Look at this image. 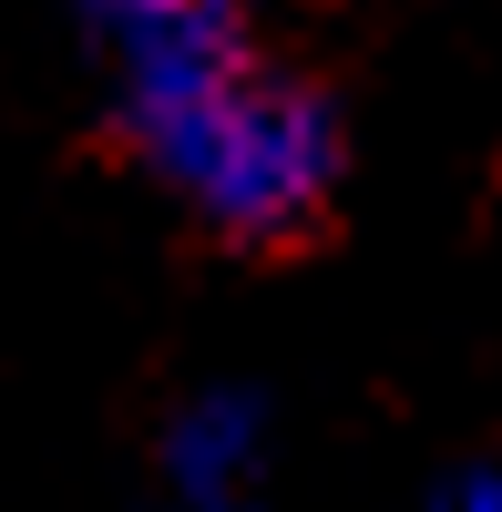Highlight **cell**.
<instances>
[{"instance_id":"7a4b0ae2","label":"cell","mask_w":502,"mask_h":512,"mask_svg":"<svg viewBox=\"0 0 502 512\" xmlns=\"http://www.w3.org/2000/svg\"><path fill=\"white\" fill-rule=\"evenodd\" d=\"M277 482V420L257 390H195L154 441L164 512H267Z\"/></svg>"},{"instance_id":"3957f363","label":"cell","mask_w":502,"mask_h":512,"mask_svg":"<svg viewBox=\"0 0 502 512\" xmlns=\"http://www.w3.org/2000/svg\"><path fill=\"white\" fill-rule=\"evenodd\" d=\"M82 21L113 41V62L164 52V41H195V31H226L236 0H82Z\"/></svg>"},{"instance_id":"277c9868","label":"cell","mask_w":502,"mask_h":512,"mask_svg":"<svg viewBox=\"0 0 502 512\" xmlns=\"http://www.w3.org/2000/svg\"><path fill=\"white\" fill-rule=\"evenodd\" d=\"M421 512H502V472H451Z\"/></svg>"},{"instance_id":"6da1fadb","label":"cell","mask_w":502,"mask_h":512,"mask_svg":"<svg viewBox=\"0 0 502 512\" xmlns=\"http://www.w3.org/2000/svg\"><path fill=\"white\" fill-rule=\"evenodd\" d=\"M123 72V134L164 185L236 246H287L339 195V123L308 82L257 62L246 21L164 41L113 62Z\"/></svg>"}]
</instances>
